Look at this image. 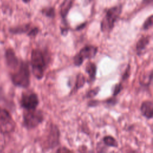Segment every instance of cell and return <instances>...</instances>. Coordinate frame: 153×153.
I'll return each instance as SVG.
<instances>
[{"mask_svg": "<svg viewBox=\"0 0 153 153\" xmlns=\"http://www.w3.org/2000/svg\"><path fill=\"white\" fill-rule=\"evenodd\" d=\"M121 13V7L115 6L109 8L100 23V29L103 32H109L114 27L115 23Z\"/></svg>", "mask_w": 153, "mask_h": 153, "instance_id": "obj_4", "label": "cell"}, {"mask_svg": "<svg viewBox=\"0 0 153 153\" xmlns=\"http://www.w3.org/2000/svg\"><path fill=\"white\" fill-rule=\"evenodd\" d=\"M123 88V86L121 82L115 85V87H114V89L112 96L116 97L121 92V91L122 90Z\"/></svg>", "mask_w": 153, "mask_h": 153, "instance_id": "obj_20", "label": "cell"}, {"mask_svg": "<svg viewBox=\"0 0 153 153\" xmlns=\"http://www.w3.org/2000/svg\"><path fill=\"white\" fill-rule=\"evenodd\" d=\"M152 26V15L150 16L144 22L142 29L143 30H148L149 28H151Z\"/></svg>", "mask_w": 153, "mask_h": 153, "instance_id": "obj_19", "label": "cell"}, {"mask_svg": "<svg viewBox=\"0 0 153 153\" xmlns=\"http://www.w3.org/2000/svg\"><path fill=\"white\" fill-rule=\"evenodd\" d=\"M25 3H27V2H30V0H22Z\"/></svg>", "mask_w": 153, "mask_h": 153, "instance_id": "obj_27", "label": "cell"}, {"mask_svg": "<svg viewBox=\"0 0 153 153\" xmlns=\"http://www.w3.org/2000/svg\"><path fill=\"white\" fill-rule=\"evenodd\" d=\"M91 1H92V0H82L83 4H84V5H88V4L91 2Z\"/></svg>", "mask_w": 153, "mask_h": 153, "instance_id": "obj_26", "label": "cell"}, {"mask_svg": "<svg viewBox=\"0 0 153 153\" xmlns=\"http://www.w3.org/2000/svg\"><path fill=\"white\" fill-rule=\"evenodd\" d=\"M103 143L108 146L116 148L118 146L117 140L111 136H106L103 138Z\"/></svg>", "mask_w": 153, "mask_h": 153, "instance_id": "obj_15", "label": "cell"}, {"mask_svg": "<svg viewBox=\"0 0 153 153\" xmlns=\"http://www.w3.org/2000/svg\"><path fill=\"white\" fill-rule=\"evenodd\" d=\"M21 106L25 110L36 109L39 104L37 94L33 92L23 93L20 101Z\"/></svg>", "mask_w": 153, "mask_h": 153, "instance_id": "obj_8", "label": "cell"}, {"mask_svg": "<svg viewBox=\"0 0 153 153\" xmlns=\"http://www.w3.org/2000/svg\"><path fill=\"white\" fill-rule=\"evenodd\" d=\"M30 27L29 25H25L23 26H19L15 29L12 30V32L14 33H25V32H29L30 30Z\"/></svg>", "mask_w": 153, "mask_h": 153, "instance_id": "obj_16", "label": "cell"}, {"mask_svg": "<svg viewBox=\"0 0 153 153\" xmlns=\"http://www.w3.org/2000/svg\"><path fill=\"white\" fill-rule=\"evenodd\" d=\"M60 142V131L58 127L53 124H50L45 135L41 142L42 149L48 151L56 148Z\"/></svg>", "mask_w": 153, "mask_h": 153, "instance_id": "obj_3", "label": "cell"}, {"mask_svg": "<svg viewBox=\"0 0 153 153\" xmlns=\"http://www.w3.org/2000/svg\"><path fill=\"white\" fill-rule=\"evenodd\" d=\"M85 82H86L85 81V78L84 75L81 73L78 74L76 76V82H75V84L74 89L73 90L74 91H76L80 89L81 88H82L84 86Z\"/></svg>", "mask_w": 153, "mask_h": 153, "instance_id": "obj_14", "label": "cell"}, {"mask_svg": "<svg viewBox=\"0 0 153 153\" xmlns=\"http://www.w3.org/2000/svg\"><path fill=\"white\" fill-rule=\"evenodd\" d=\"M11 74V80L16 85L23 88L27 87L30 84V72L27 63L20 62L14 69Z\"/></svg>", "mask_w": 153, "mask_h": 153, "instance_id": "obj_2", "label": "cell"}, {"mask_svg": "<svg viewBox=\"0 0 153 153\" xmlns=\"http://www.w3.org/2000/svg\"><path fill=\"white\" fill-rule=\"evenodd\" d=\"M74 0H64L60 7V14L62 17L65 20L69 11L72 7V5Z\"/></svg>", "mask_w": 153, "mask_h": 153, "instance_id": "obj_13", "label": "cell"}, {"mask_svg": "<svg viewBox=\"0 0 153 153\" xmlns=\"http://www.w3.org/2000/svg\"><path fill=\"white\" fill-rule=\"evenodd\" d=\"M97 47L93 45H87L80 50L73 59L74 64L76 66H80L84 61L87 59H92L95 57L97 52Z\"/></svg>", "mask_w": 153, "mask_h": 153, "instance_id": "obj_6", "label": "cell"}, {"mask_svg": "<svg viewBox=\"0 0 153 153\" xmlns=\"http://www.w3.org/2000/svg\"><path fill=\"white\" fill-rule=\"evenodd\" d=\"M96 66L95 63L88 62L85 65V72L88 75V82L93 83L96 79Z\"/></svg>", "mask_w": 153, "mask_h": 153, "instance_id": "obj_12", "label": "cell"}, {"mask_svg": "<svg viewBox=\"0 0 153 153\" xmlns=\"http://www.w3.org/2000/svg\"><path fill=\"white\" fill-rule=\"evenodd\" d=\"M42 14H44L45 16L50 17V18H53L55 16V11L54 8L53 7H48L45 8L42 10Z\"/></svg>", "mask_w": 153, "mask_h": 153, "instance_id": "obj_17", "label": "cell"}, {"mask_svg": "<svg viewBox=\"0 0 153 153\" xmlns=\"http://www.w3.org/2000/svg\"><path fill=\"white\" fill-rule=\"evenodd\" d=\"M149 36H143L137 41L136 44V51L138 56H140L143 51L146 49L150 41Z\"/></svg>", "mask_w": 153, "mask_h": 153, "instance_id": "obj_11", "label": "cell"}, {"mask_svg": "<svg viewBox=\"0 0 153 153\" xmlns=\"http://www.w3.org/2000/svg\"><path fill=\"white\" fill-rule=\"evenodd\" d=\"M116 102H117V99L115 98V96H113V97H112L106 101V103H108V105H115Z\"/></svg>", "mask_w": 153, "mask_h": 153, "instance_id": "obj_23", "label": "cell"}, {"mask_svg": "<svg viewBox=\"0 0 153 153\" xmlns=\"http://www.w3.org/2000/svg\"><path fill=\"white\" fill-rule=\"evenodd\" d=\"M16 124L10 113L5 110H0V130L4 134L11 133L15 128Z\"/></svg>", "mask_w": 153, "mask_h": 153, "instance_id": "obj_7", "label": "cell"}, {"mask_svg": "<svg viewBox=\"0 0 153 153\" xmlns=\"http://www.w3.org/2000/svg\"><path fill=\"white\" fill-rule=\"evenodd\" d=\"M47 59L43 51L39 48L33 49L31 53V65L32 73L38 79H41L44 75L47 66Z\"/></svg>", "mask_w": 153, "mask_h": 153, "instance_id": "obj_1", "label": "cell"}, {"mask_svg": "<svg viewBox=\"0 0 153 153\" xmlns=\"http://www.w3.org/2000/svg\"><path fill=\"white\" fill-rule=\"evenodd\" d=\"M99 90H100V87H95L90 90H89L85 96L87 98H92V97H94V96H96L98 93L99 92Z\"/></svg>", "mask_w": 153, "mask_h": 153, "instance_id": "obj_18", "label": "cell"}, {"mask_svg": "<svg viewBox=\"0 0 153 153\" xmlns=\"http://www.w3.org/2000/svg\"><path fill=\"white\" fill-rule=\"evenodd\" d=\"M6 59L8 67L12 70L16 68L20 63V61L16 57L14 51L11 49H8L6 51Z\"/></svg>", "mask_w": 153, "mask_h": 153, "instance_id": "obj_10", "label": "cell"}, {"mask_svg": "<svg viewBox=\"0 0 153 153\" xmlns=\"http://www.w3.org/2000/svg\"><path fill=\"white\" fill-rule=\"evenodd\" d=\"M38 29L35 27L30 29L29 32L27 33V35L30 37H34L38 34Z\"/></svg>", "mask_w": 153, "mask_h": 153, "instance_id": "obj_22", "label": "cell"}, {"mask_svg": "<svg viewBox=\"0 0 153 153\" xmlns=\"http://www.w3.org/2000/svg\"><path fill=\"white\" fill-rule=\"evenodd\" d=\"M140 112L143 116L149 120L152 118L153 115V103L152 101L146 100L142 103Z\"/></svg>", "mask_w": 153, "mask_h": 153, "instance_id": "obj_9", "label": "cell"}, {"mask_svg": "<svg viewBox=\"0 0 153 153\" xmlns=\"http://www.w3.org/2000/svg\"><path fill=\"white\" fill-rule=\"evenodd\" d=\"M130 65L128 63L126 69H125V72L122 75V80L126 81V79H127L130 76Z\"/></svg>", "mask_w": 153, "mask_h": 153, "instance_id": "obj_21", "label": "cell"}, {"mask_svg": "<svg viewBox=\"0 0 153 153\" xmlns=\"http://www.w3.org/2000/svg\"><path fill=\"white\" fill-rule=\"evenodd\" d=\"M44 121V114L40 110H26L23 114V124L27 129L36 127Z\"/></svg>", "mask_w": 153, "mask_h": 153, "instance_id": "obj_5", "label": "cell"}, {"mask_svg": "<svg viewBox=\"0 0 153 153\" xmlns=\"http://www.w3.org/2000/svg\"><path fill=\"white\" fill-rule=\"evenodd\" d=\"M98 103H99V101H97V100H91L88 102V106H95L98 104Z\"/></svg>", "mask_w": 153, "mask_h": 153, "instance_id": "obj_24", "label": "cell"}, {"mask_svg": "<svg viewBox=\"0 0 153 153\" xmlns=\"http://www.w3.org/2000/svg\"><path fill=\"white\" fill-rule=\"evenodd\" d=\"M57 152H71V150L66 148H60L58 150H57Z\"/></svg>", "mask_w": 153, "mask_h": 153, "instance_id": "obj_25", "label": "cell"}]
</instances>
